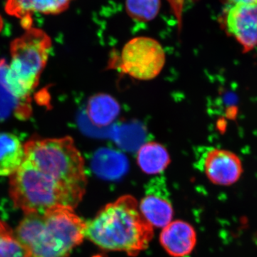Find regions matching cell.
Segmentation results:
<instances>
[{"label":"cell","mask_w":257,"mask_h":257,"mask_svg":"<svg viewBox=\"0 0 257 257\" xmlns=\"http://www.w3.org/2000/svg\"><path fill=\"white\" fill-rule=\"evenodd\" d=\"M87 222L74 208L25 214L15 231L25 257H68L85 237Z\"/></svg>","instance_id":"6da1fadb"},{"label":"cell","mask_w":257,"mask_h":257,"mask_svg":"<svg viewBox=\"0 0 257 257\" xmlns=\"http://www.w3.org/2000/svg\"><path fill=\"white\" fill-rule=\"evenodd\" d=\"M153 236V226L131 195L121 196L106 204L86 226L85 237L96 246L132 256L146 249Z\"/></svg>","instance_id":"7a4b0ae2"},{"label":"cell","mask_w":257,"mask_h":257,"mask_svg":"<svg viewBox=\"0 0 257 257\" xmlns=\"http://www.w3.org/2000/svg\"><path fill=\"white\" fill-rule=\"evenodd\" d=\"M25 159L81 202L87 177L81 152L71 137L33 138L24 145Z\"/></svg>","instance_id":"3957f363"},{"label":"cell","mask_w":257,"mask_h":257,"mask_svg":"<svg viewBox=\"0 0 257 257\" xmlns=\"http://www.w3.org/2000/svg\"><path fill=\"white\" fill-rule=\"evenodd\" d=\"M52 47L43 30L30 28L11 44V63L0 68V82L15 99L28 98L38 84Z\"/></svg>","instance_id":"277c9868"},{"label":"cell","mask_w":257,"mask_h":257,"mask_svg":"<svg viewBox=\"0 0 257 257\" xmlns=\"http://www.w3.org/2000/svg\"><path fill=\"white\" fill-rule=\"evenodd\" d=\"M10 195L24 214L42 213L57 207L75 208L80 203L67 189L25 159L10 176Z\"/></svg>","instance_id":"5b68a950"},{"label":"cell","mask_w":257,"mask_h":257,"mask_svg":"<svg viewBox=\"0 0 257 257\" xmlns=\"http://www.w3.org/2000/svg\"><path fill=\"white\" fill-rule=\"evenodd\" d=\"M165 62V52L160 42L150 37H138L130 40L110 64L121 73L147 81L156 78Z\"/></svg>","instance_id":"8992f818"},{"label":"cell","mask_w":257,"mask_h":257,"mask_svg":"<svg viewBox=\"0 0 257 257\" xmlns=\"http://www.w3.org/2000/svg\"><path fill=\"white\" fill-rule=\"evenodd\" d=\"M197 167L211 183L219 186L236 183L243 172L242 162L236 154L217 147L206 148Z\"/></svg>","instance_id":"52a82bcc"},{"label":"cell","mask_w":257,"mask_h":257,"mask_svg":"<svg viewBox=\"0 0 257 257\" xmlns=\"http://www.w3.org/2000/svg\"><path fill=\"white\" fill-rule=\"evenodd\" d=\"M223 28L249 52L257 46V2L230 5L222 17Z\"/></svg>","instance_id":"ba28073f"},{"label":"cell","mask_w":257,"mask_h":257,"mask_svg":"<svg viewBox=\"0 0 257 257\" xmlns=\"http://www.w3.org/2000/svg\"><path fill=\"white\" fill-rule=\"evenodd\" d=\"M139 207L152 226L164 228L170 224L174 210L165 181L161 179L151 181Z\"/></svg>","instance_id":"9c48e42d"},{"label":"cell","mask_w":257,"mask_h":257,"mask_svg":"<svg viewBox=\"0 0 257 257\" xmlns=\"http://www.w3.org/2000/svg\"><path fill=\"white\" fill-rule=\"evenodd\" d=\"M160 243L173 257H184L192 252L197 243V233L192 225L182 220L170 222L162 229Z\"/></svg>","instance_id":"30bf717a"},{"label":"cell","mask_w":257,"mask_h":257,"mask_svg":"<svg viewBox=\"0 0 257 257\" xmlns=\"http://www.w3.org/2000/svg\"><path fill=\"white\" fill-rule=\"evenodd\" d=\"M72 0H7V13L23 18L31 17L32 13L46 15L60 14L69 8Z\"/></svg>","instance_id":"8fae6325"},{"label":"cell","mask_w":257,"mask_h":257,"mask_svg":"<svg viewBox=\"0 0 257 257\" xmlns=\"http://www.w3.org/2000/svg\"><path fill=\"white\" fill-rule=\"evenodd\" d=\"M121 107L115 98L105 93H98L89 98L86 106L88 119L94 126H109L119 116Z\"/></svg>","instance_id":"7c38bea8"},{"label":"cell","mask_w":257,"mask_h":257,"mask_svg":"<svg viewBox=\"0 0 257 257\" xmlns=\"http://www.w3.org/2000/svg\"><path fill=\"white\" fill-rule=\"evenodd\" d=\"M25 160L24 145L18 137L9 133H0V176H12Z\"/></svg>","instance_id":"4fadbf2b"},{"label":"cell","mask_w":257,"mask_h":257,"mask_svg":"<svg viewBox=\"0 0 257 257\" xmlns=\"http://www.w3.org/2000/svg\"><path fill=\"white\" fill-rule=\"evenodd\" d=\"M171 162L170 154L160 143H147L140 147L138 153L139 167L148 175H158L166 170Z\"/></svg>","instance_id":"5bb4252c"},{"label":"cell","mask_w":257,"mask_h":257,"mask_svg":"<svg viewBox=\"0 0 257 257\" xmlns=\"http://www.w3.org/2000/svg\"><path fill=\"white\" fill-rule=\"evenodd\" d=\"M92 167L96 175L114 179L124 175L128 167L127 161L119 152L109 149H101L94 154Z\"/></svg>","instance_id":"9a60e30c"},{"label":"cell","mask_w":257,"mask_h":257,"mask_svg":"<svg viewBox=\"0 0 257 257\" xmlns=\"http://www.w3.org/2000/svg\"><path fill=\"white\" fill-rule=\"evenodd\" d=\"M160 8L161 0H126V13L136 21H152L158 15Z\"/></svg>","instance_id":"2e32d148"},{"label":"cell","mask_w":257,"mask_h":257,"mask_svg":"<svg viewBox=\"0 0 257 257\" xmlns=\"http://www.w3.org/2000/svg\"><path fill=\"white\" fill-rule=\"evenodd\" d=\"M0 257H25V251L15 232L0 220Z\"/></svg>","instance_id":"e0dca14e"},{"label":"cell","mask_w":257,"mask_h":257,"mask_svg":"<svg viewBox=\"0 0 257 257\" xmlns=\"http://www.w3.org/2000/svg\"><path fill=\"white\" fill-rule=\"evenodd\" d=\"M229 5H234L238 4H245V3H251L257 2V0H226Z\"/></svg>","instance_id":"ac0fdd59"},{"label":"cell","mask_w":257,"mask_h":257,"mask_svg":"<svg viewBox=\"0 0 257 257\" xmlns=\"http://www.w3.org/2000/svg\"><path fill=\"white\" fill-rule=\"evenodd\" d=\"M3 20H2L1 17H0V30H1L2 28H3Z\"/></svg>","instance_id":"d6986e66"}]
</instances>
